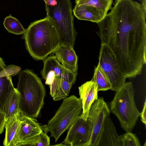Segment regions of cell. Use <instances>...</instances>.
Listing matches in <instances>:
<instances>
[{
  "mask_svg": "<svg viewBox=\"0 0 146 146\" xmlns=\"http://www.w3.org/2000/svg\"><path fill=\"white\" fill-rule=\"evenodd\" d=\"M134 96L132 83L125 82L116 92L110 104L111 111L117 117L122 128L126 132L132 131L140 116Z\"/></svg>",
  "mask_w": 146,
  "mask_h": 146,
  "instance_id": "cell-5",
  "label": "cell"
},
{
  "mask_svg": "<svg viewBox=\"0 0 146 146\" xmlns=\"http://www.w3.org/2000/svg\"><path fill=\"white\" fill-rule=\"evenodd\" d=\"M81 99L74 95L64 99L61 106L46 125L47 130L55 142L68 129L82 113Z\"/></svg>",
  "mask_w": 146,
  "mask_h": 146,
  "instance_id": "cell-6",
  "label": "cell"
},
{
  "mask_svg": "<svg viewBox=\"0 0 146 146\" xmlns=\"http://www.w3.org/2000/svg\"><path fill=\"white\" fill-rule=\"evenodd\" d=\"M113 5L97 23V33L114 53L120 71L135 78L146 64V9L133 0H115Z\"/></svg>",
  "mask_w": 146,
  "mask_h": 146,
  "instance_id": "cell-1",
  "label": "cell"
},
{
  "mask_svg": "<svg viewBox=\"0 0 146 146\" xmlns=\"http://www.w3.org/2000/svg\"><path fill=\"white\" fill-rule=\"evenodd\" d=\"M141 120L145 126L146 125V100L145 99L143 108L142 112L140 113Z\"/></svg>",
  "mask_w": 146,
  "mask_h": 146,
  "instance_id": "cell-27",
  "label": "cell"
},
{
  "mask_svg": "<svg viewBox=\"0 0 146 146\" xmlns=\"http://www.w3.org/2000/svg\"><path fill=\"white\" fill-rule=\"evenodd\" d=\"M20 67L15 65L6 66L0 57V104L2 105L7 93L13 88L12 77L18 74Z\"/></svg>",
  "mask_w": 146,
  "mask_h": 146,
  "instance_id": "cell-12",
  "label": "cell"
},
{
  "mask_svg": "<svg viewBox=\"0 0 146 146\" xmlns=\"http://www.w3.org/2000/svg\"><path fill=\"white\" fill-rule=\"evenodd\" d=\"M101 44L98 64L109 79L112 86L111 90L116 92L126 82L127 78L120 71L111 48L105 44Z\"/></svg>",
  "mask_w": 146,
  "mask_h": 146,
  "instance_id": "cell-7",
  "label": "cell"
},
{
  "mask_svg": "<svg viewBox=\"0 0 146 146\" xmlns=\"http://www.w3.org/2000/svg\"><path fill=\"white\" fill-rule=\"evenodd\" d=\"M21 122L15 136L13 146H31L36 136L44 127L40 125L34 118L20 113Z\"/></svg>",
  "mask_w": 146,
  "mask_h": 146,
  "instance_id": "cell-9",
  "label": "cell"
},
{
  "mask_svg": "<svg viewBox=\"0 0 146 146\" xmlns=\"http://www.w3.org/2000/svg\"><path fill=\"white\" fill-rule=\"evenodd\" d=\"M76 4L92 6L108 12L111 8L113 0H75Z\"/></svg>",
  "mask_w": 146,
  "mask_h": 146,
  "instance_id": "cell-22",
  "label": "cell"
},
{
  "mask_svg": "<svg viewBox=\"0 0 146 146\" xmlns=\"http://www.w3.org/2000/svg\"><path fill=\"white\" fill-rule=\"evenodd\" d=\"M92 122L81 115L68 129L62 143L66 146H88L92 131Z\"/></svg>",
  "mask_w": 146,
  "mask_h": 146,
  "instance_id": "cell-8",
  "label": "cell"
},
{
  "mask_svg": "<svg viewBox=\"0 0 146 146\" xmlns=\"http://www.w3.org/2000/svg\"><path fill=\"white\" fill-rule=\"evenodd\" d=\"M72 85L61 78L55 88L52 97L54 101L61 100L68 96Z\"/></svg>",
  "mask_w": 146,
  "mask_h": 146,
  "instance_id": "cell-21",
  "label": "cell"
},
{
  "mask_svg": "<svg viewBox=\"0 0 146 146\" xmlns=\"http://www.w3.org/2000/svg\"><path fill=\"white\" fill-rule=\"evenodd\" d=\"M46 16L52 21L60 44L74 46L76 32L71 0H45Z\"/></svg>",
  "mask_w": 146,
  "mask_h": 146,
  "instance_id": "cell-4",
  "label": "cell"
},
{
  "mask_svg": "<svg viewBox=\"0 0 146 146\" xmlns=\"http://www.w3.org/2000/svg\"><path fill=\"white\" fill-rule=\"evenodd\" d=\"M20 100V94L16 88H13L7 93L2 106L7 118L21 112Z\"/></svg>",
  "mask_w": 146,
  "mask_h": 146,
  "instance_id": "cell-17",
  "label": "cell"
},
{
  "mask_svg": "<svg viewBox=\"0 0 146 146\" xmlns=\"http://www.w3.org/2000/svg\"><path fill=\"white\" fill-rule=\"evenodd\" d=\"M110 113V110L102 97L98 98L92 105L88 118L92 122V131L88 146H96L104 120Z\"/></svg>",
  "mask_w": 146,
  "mask_h": 146,
  "instance_id": "cell-10",
  "label": "cell"
},
{
  "mask_svg": "<svg viewBox=\"0 0 146 146\" xmlns=\"http://www.w3.org/2000/svg\"><path fill=\"white\" fill-rule=\"evenodd\" d=\"M24 34L26 48L36 60H44L60 44L53 23L47 16L31 23Z\"/></svg>",
  "mask_w": 146,
  "mask_h": 146,
  "instance_id": "cell-2",
  "label": "cell"
},
{
  "mask_svg": "<svg viewBox=\"0 0 146 146\" xmlns=\"http://www.w3.org/2000/svg\"><path fill=\"white\" fill-rule=\"evenodd\" d=\"M53 53L64 68L77 74L78 58L73 46L60 44Z\"/></svg>",
  "mask_w": 146,
  "mask_h": 146,
  "instance_id": "cell-13",
  "label": "cell"
},
{
  "mask_svg": "<svg viewBox=\"0 0 146 146\" xmlns=\"http://www.w3.org/2000/svg\"><path fill=\"white\" fill-rule=\"evenodd\" d=\"M78 89L82 105V111L81 115L87 119L92 105L98 98L97 86L95 82L91 80L82 85Z\"/></svg>",
  "mask_w": 146,
  "mask_h": 146,
  "instance_id": "cell-14",
  "label": "cell"
},
{
  "mask_svg": "<svg viewBox=\"0 0 146 146\" xmlns=\"http://www.w3.org/2000/svg\"><path fill=\"white\" fill-rule=\"evenodd\" d=\"M110 115L104 120L96 146H121L119 136Z\"/></svg>",
  "mask_w": 146,
  "mask_h": 146,
  "instance_id": "cell-11",
  "label": "cell"
},
{
  "mask_svg": "<svg viewBox=\"0 0 146 146\" xmlns=\"http://www.w3.org/2000/svg\"><path fill=\"white\" fill-rule=\"evenodd\" d=\"M6 119L5 114L0 104V134L4 131Z\"/></svg>",
  "mask_w": 146,
  "mask_h": 146,
  "instance_id": "cell-26",
  "label": "cell"
},
{
  "mask_svg": "<svg viewBox=\"0 0 146 146\" xmlns=\"http://www.w3.org/2000/svg\"><path fill=\"white\" fill-rule=\"evenodd\" d=\"M3 24L9 32L15 35L24 34L26 30L19 21L11 15L5 19Z\"/></svg>",
  "mask_w": 146,
  "mask_h": 146,
  "instance_id": "cell-20",
  "label": "cell"
},
{
  "mask_svg": "<svg viewBox=\"0 0 146 146\" xmlns=\"http://www.w3.org/2000/svg\"><path fill=\"white\" fill-rule=\"evenodd\" d=\"M20 113L7 118L5 127V135L3 141L5 146H13L15 137L21 122Z\"/></svg>",
  "mask_w": 146,
  "mask_h": 146,
  "instance_id": "cell-18",
  "label": "cell"
},
{
  "mask_svg": "<svg viewBox=\"0 0 146 146\" xmlns=\"http://www.w3.org/2000/svg\"><path fill=\"white\" fill-rule=\"evenodd\" d=\"M43 60V67L41 74L45 80V84L49 86L56 76L60 77L63 66L55 56H49Z\"/></svg>",
  "mask_w": 146,
  "mask_h": 146,
  "instance_id": "cell-16",
  "label": "cell"
},
{
  "mask_svg": "<svg viewBox=\"0 0 146 146\" xmlns=\"http://www.w3.org/2000/svg\"><path fill=\"white\" fill-rule=\"evenodd\" d=\"M50 145V137L46 133L42 131L36 136L31 146H49Z\"/></svg>",
  "mask_w": 146,
  "mask_h": 146,
  "instance_id": "cell-24",
  "label": "cell"
},
{
  "mask_svg": "<svg viewBox=\"0 0 146 146\" xmlns=\"http://www.w3.org/2000/svg\"><path fill=\"white\" fill-rule=\"evenodd\" d=\"M91 80L97 84L98 92L111 89V85L109 79L98 64L95 68L94 74Z\"/></svg>",
  "mask_w": 146,
  "mask_h": 146,
  "instance_id": "cell-19",
  "label": "cell"
},
{
  "mask_svg": "<svg viewBox=\"0 0 146 146\" xmlns=\"http://www.w3.org/2000/svg\"><path fill=\"white\" fill-rule=\"evenodd\" d=\"M121 146H141L139 141L135 135L131 132L119 135Z\"/></svg>",
  "mask_w": 146,
  "mask_h": 146,
  "instance_id": "cell-23",
  "label": "cell"
},
{
  "mask_svg": "<svg viewBox=\"0 0 146 146\" xmlns=\"http://www.w3.org/2000/svg\"><path fill=\"white\" fill-rule=\"evenodd\" d=\"M73 13L79 20L90 21L98 23L105 17L108 12L92 6L76 4Z\"/></svg>",
  "mask_w": 146,
  "mask_h": 146,
  "instance_id": "cell-15",
  "label": "cell"
},
{
  "mask_svg": "<svg viewBox=\"0 0 146 146\" xmlns=\"http://www.w3.org/2000/svg\"><path fill=\"white\" fill-rule=\"evenodd\" d=\"M144 7L146 9V0H139Z\"/></svg>",
  "mask_w": 146,
  "mask_h": 146,
  "instance_id": "cell-28",
  "label": "cell"
},
{
  "mask_svg": "<svg viewBox=\"0 0 146 146\" xmlns=\"http://www.w3.org/2000/svg\"><path fill=\"white\" fill-rule=\"evenodd\" d=\"M77 74L73 73L63 67L60 78L73 85L75 82Z\"/></svg>",
  "mask_w": 146,
  "mask_h": 146,
  "instance_id": "cell-25",
  "label": "cell"
},
{
  "mask_svg": "<svg viewBox=\"0 0 146 146\" xmlns=\"http://www.w3.org/2000/svg\"><path fill=\"white\" fill-rule=\"evenodd\" d=\"M16 88L19 93L20 110L32 118L38 117L42 108L46 92L40 79L31 70L20 71Z\"/></svg>",
  "mask_w": 146,
  "mask_h": 146,
  "instance_id": "cell-3",
  "label": "cell"
}]
</instances>
